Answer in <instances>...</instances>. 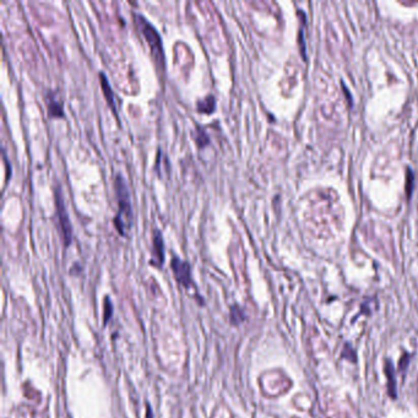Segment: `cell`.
<instances>
[{"mask_svg":"<svg viewBox=\"0 0 418 418\" xmlns=\"http://www.w3.org/2000/svg\"><path fill=\"white\" fill-rule=\"evenodd\" d=\"M114 189L118 199V213L114 217V226L121 236H125L133 224V207L126 180L121 174H117Z\"/></svg>","mask_w":418,"mask_h":418,"instance_id":"1","label":"cell"},{"mask_svg":"<svg viewBox=\"0 0 418 418\" xmlns=\"http://www.w3.org/2000/svg\"><path fill=\"white\" fill-rule=\"evenodd\" d=\"M100 81H101V87H102L103 93H105L107 102H108V105L111 106V109L113 111V113L118 117L117 105H115V100H114V92H113V90H112L111 84H109L108 79H107L105 73H100Z\"/></svg>","mask_w":418,"mask_h":418,"instance_id":"6","label":"cell"},{"mask_svg":"<svg viewBox=\"0 0 418 418\" xmlns=\"http://www.w3.org/2000/svg\"><path fill=\"white\" fill-rule=\"evenodd\" d=\"M209 136H207L206 132L201 126H197V144L200 147L206 146L209 144Z\"/></svg>","mask_w":418,"mask_h":418,"instance_id":"10","label":"cell"},{"mask_svg":"<svg viewBox=\"0 0 418 418\" xmlns=\"http://www.w3.org/2000/svg\"><path fill=\"white\" fill-rule=\"evenodd\" d=\"M216 108V100L212 94H209L207 97H204L203 100H199L197 103V109L200 113L211 114Z\"/></svg>","mask_w":418,"mask_h":418,"instance_id":"9","label":"cell"},{"mask_svg":"<svg viewBox=\"0 0 418 418\" xmlns=\"http://www.w3.org/2000/svg\"><path fill=\"white\" fill-rule=\"evenodd\" d=\"M46 102H47V106H48L49 117H52V118L63 117L64 115L63 105H61L60 101L57 100V97H55L54 93L49 91L46 96Z\"/></svg>","mask_w":418,"mask_h":418,"instance_id":"7","label":"cell"},{"mask_svg":"<svg viewBox=\"0 0 418 418\" xmlns=\"http://www.w3.org/2000/svg\"><path fill=\"white\" fill-rule=\"evenodd\" d=\"M134 19L138 27L140 28L142 36H144L147 44L150 46L151 53H152L157 65H159V68L163 69L165 68V52H163L162 38L159 36L158 31L142 15L134 14Z\"/></svg>","mask_w":418,"mask_h":418,"instance_id":"2","label":"cell"},{"mask_svg":"<svg viewBox=\"0 0 418 418\" xmlns=\"http://www.w3.org/2000/svg\"><path fill=\"white\" fill-rule=\"evenodd\" d=\"M172 270L174 272L177 281L185 288H189L191 286V272L189 264L184 262V260L179 259L178 256H173L171 262Z\"/></svg>","mask_w":418,"mask_h":418,"instance_id":"4","label":"cell"},{"mask_svg":"<svg viewBox=\"0 0 418 418\" xmlns=\"http://www.w3.org/2000/svg\"><path fill=\"white\" fill-rule=\"evenodd\" d=\"M152 256L156 265L161 266L165 260V244H163L162 233L159 230L153 231V243H152Z\"/></svg>","mask_w":418,"mask_h":418,"instance_id":"5","label":"cell"},{"mask_svg":"<svg viewBox=\"0 0 418 418\" xmlns=\"http://www.w3.org/2000/svg\"><path fill=\"white\" fill-rule=\"evenodd\" d=\"M231 319L233 324H239L245 319V314L239 307H233L231 310Z\"/></svg>","mask_w":418,"mask_h":418,"instance_id":"11","label":"cell"},{"mask_svg":"<svg viewBox=\"0 0 418 418\" xmlns=\"http://www.w3.org/2000/svg\"><path fill=\"white\" fill-rule=\"evenodd\" d=\"M55 210H57L59 231H60L61 237H63L64 244L68 247V245H70L71 239H73V228H71L69 213L67 211V207H65L63 200V195H61L60 185H59L57 190H55Z\"/></svg>","mask_w":418,"mask_h":418,"instance_id":"3","label":"cell"},{"mask_svg":"<svg viewBox=\"0 0 418 418\" xmlns=\"http://www.w3.org/2000/svg\"><path fill=\"white\" fill-rule=\"evenodd\" d=\"M385 372H387V376H388V390H389L391 399L395 400L396 396H397L395 369H394L393 362L389 361V360H388L387 363H385Z\"/></svg>","mask_w":418,"mask_h":418,"instance_id":"8","label":"cell"},{"mask_svg":"<svg viewBox=\"0 0 418 418\" xmlns=\"http://www.w3.org/2000/svg\"><path fill=\"white\" fill-rule=\"evenodd\" d=\"M406 174H407V183H406V192H407V197H411L412 189H413V182H414V177H413V172H412L410 168H407L406 171Z\"/></svg>","mask_w":418,"mask_h":418,"instance_id":"12","label":"cell"}]
</instances>
